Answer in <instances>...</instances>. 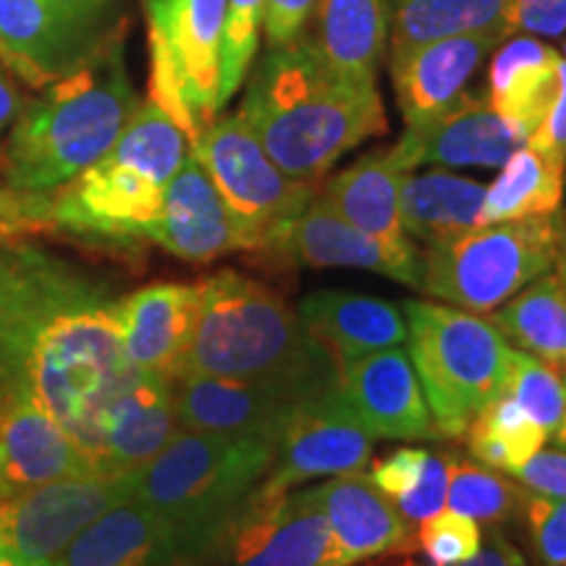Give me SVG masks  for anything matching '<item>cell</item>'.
Listing matches in <instances>:
<instances>
[{
    "label": "cell",
    "instance_id": "obj_3",
    "mask_svg": "<svg viewBox=\"0 0 566 566\" xmlns=\"http://www.w3.org/2000/svg\"><path fill=\"white\" fill-rule=\"evenodd\" d=\"M239 116L283 174L307 184L388 129L375 82L338 74L304 32L258 63Z\"/></svg>",
    "mask_w": 566,
    "mask_h": 566
},
{
    "label": "cell",
    "instance_id": "obj_37",
    "mask_svg": "<svg viewBox=\"0 0 566 566\" xmlns=\"http://www.w3.org/2000/svg\"><path fill=\"white\" fill-rule=\"evenodd\" d=\"M265 21V0H226V24L221 45V103L244 84L254 53L260 45V30Z\"/></svg>",
    "mask_w": 566,
    "mask_h": 566
},
{
    "label": "cell",
    "instance_id": "obj_31",
    "mask_svg": "<svg viewBox=\"0 0 566 566\" xmlns=\"http://www.w3.org/2000/svg\"><path fill=\"white\" fill-rule=\"evenodd\" d=\"M491 321L522 352L566 370V258L514 294Z\"/></svg>",
    "mask_w": 566,
    "mask_h": 566
},
{
    "label": "cell",
    "instance_id": "obj_21",
    "mask_svg": "<svg viewBox=\"0 0 566 566\" xmlns=\"http://www.w3.org/2000/svg\"><path fill=\"white\" fill-rule=\"evenodd\" d=\"M147 239L187 263H212L223 254L250 250L242 226L195 155H187L168 181L160 216Z\"/></svg>",
    "mask_w": 566,
    "mask_h": 566
},
{
    "label": "cell",
    "instance_id": "obj_9",
    "mask_svg": "<svg viewBox=\"0 0 566 566\" xmlns=\"http://www.w3.org/2000/svg\"><path fill=\"white\" fill-rule=\"evenodd\" d=\"M223 24L226 0H147L150 101L189 145L223 111Z\"/></svg>",
    "mask_w": 566,
    "mask_h": 566
},
{
    "label": "cell",
    "instance_id": "obj_32",
    "mask_svg": "<svg viewBox=\"0 0 566 566\" xmlns=\"http://www.w3.org/2000/svg\"><path fill=\"white\" fill-rule=\"evenodd\" d=\"M566 166L535 153L533 147H520L504 166L499 179L485 187V200L480 208V226L520 221V218L548 216L562 210Z\"/></svg>",
    "mask_w": 566,
    "mask_h": 566
},
{
    "label": "cell",
    "instance_id": "obj_52",
    "mask_svg": "<svg viewBox=\"0 0 566 566\" xmlns=\"http://www.w3.org/2000/svg\"><path fill=\"white\" fill-rule=\"evenodd\" d=\"M564 59H566V42H564Z\"/></svg>",
    "mask_w": 566,
    "mask_h": 566
},
{
    "label": "cell",
    "instance_id": "obj_15",
    "mask_svg": "<svg viewBox=\"0 0 566 566\" xmlns=\"http://www.w3.org/2000/svg\"><path fill=\"white\" fill-rule=\"evenodd\" d=\"M370 430L354 415L342 386H328L294 415L275 446V462L260 491L281 495L315 478L346 475L373 454Z\"/></svg>",
    "mask_w": 566,
    "mask_h": 566
},
{
    "label": "cell",
    "instance_id": "obj_44",
    "mask_svg": "<svg viewBox=\"0 0 566 566\" xmlns=\"http://www.w3.org/2000/svg\"><path fill=\"white\" fill-rule=\"evenodd\" d=\"M317 0H265V38L268 45H286L300 38L307 27Z\"/></svg>",
    "mask_w": 566,
    "mask_h": 566
},
{
    "label": "cell",
    "instance_id": "obj_22",
    "mask_svg": "<svg viewBox=\"0 0 566 566\" xmlns=\"http://www.w3.org/2000/svg\"><path fill=\"white\" fill-rule=\"evenodd\" d=\"M315 488L331 530V566L417 551L412 525L363 470Z\"/></svg>",
    "mask_w": 566,
    "mask_h": 566
},
{
    "label": "cell",
    "instance_id": "obj_36",
    "mask_svg": "<svg viewBox=\"0 0 566 566\" xmlns=\"http://www.w3.org/2000/svg\"><path fill=\"white\" fill-rule=\"evenodd\" d=\"M506 396H512L530 420L541 424L546 436H554L564 420V378L543 359L533 354L512 349V365H509Z\"/></svg>",
    "mask_w": 566,
    "mask_h": 566
},
{
    "label": "cell",
    "instance_id": "obj_28",
    "mask_svg": "<svg viewBox=\"0 0 566 566\" xmlns=\"http://www.w3.org/2000/svg\"><path fill=\"white\" fill-rule=\"evenodd\" d=\"M558 63H562V55L556 53V48L530 34L527 38L516 34L495 53L491 63V74H488L491 108L530 137L541 126L556 97Z\"/></svg>",
    "mask_w": 566,
    "mask_h": 566
},
{
    "label": "cell",
    "instance_id": "obj_14",
    "mask_svg": "<svg viewBox=\"0 0 566 566\" xmlns=\"http://www.w3.org/2000/svg\"><path fill=\"white\" fill-rule=\"evenodd\" d=\"M129 499L122 478H69L0 501V558L48 562L113 504Z\"/></svg>",
    "mask_w": 566,
    "mask_h": 566
},
{
    "label": "cell",
    "instance_id": "obj_34",
    "mask_svg": "<svg viewBox=\"0 0 566 566\" xmlns=\"http://www.w3.org/2000/svg\"><path fill=\"white\" fill-rule=\"evenodd\" d=\"M391 48H407L499 24L504 0H391Z\"/></svg>",
    "mask_w": 566,
    "mask_h": 566
},
{
    "label": "cell",
    "instance_id": "obj_1",
    "mask_svg": "<svg viewBox=\"0 0 566 566\" xmlns=\"http://www.w3.org/2000/svg\"><path fill=\"white\" fill-rule=\"evenodd\" d=\"M132 373L108 283L0 237V409H45L90 459L103 409Z\"/></svg>",
    "mask_w": 566,
    "mask_h": 566
},
{
    "label": "cell",
    "instance_id": "obj_6",
    "mask_svg": "<svg viewBox=\"0 0 566 566\" xmlns=\"http://www.w3.org/2000/svg\"><path fill=\"white\" fill-rule=\"evenodd\" d=\"M187 142L153 101L137 105L111 150L55 192L45 229L101 242L147 239L168 181L187 158Z\"/></svg>",
    "mask_w": 566,
    "mask_h": 566
},
{
    "label": "cell",
    "instance_id": "obj_10",
    "mask_svg": "<svg viewBox=\"0 0 566 566\" xmlns=\"http://www.w3.org/2000/svg\"><path fill=\"white\" fill-rule=\"evenodd\" d=\"M192 155L242 226L250 252H263L317 192L315 184L296 181L275 166L239 113L216 118L192 142Z\"/></svg>",
    "mask_w": 566,
    "mask_h": 566
},
{
    "label": "cell",
    "instance_id": "obj_7",
    "mask_svg": "<svg viewBox=\"0 0 566 566\" xmlns=\"http://www.w3.org/2000/svg\"><path fill=\"white\" fill-rule=\"evenodd\" d=\"M409 354L441 438H462L506 388L512 346L493 321L449 304L407 302Z\"/></svg>",
    "mask_w": 566,
    "mask_h": 566
},
{
    "label": "cell",
    "instance_id": "obj_43",
    "mask_svg": "<svg viewBox=\"0 0 566 566\" xmlns=\"http://www.w3.org/2000/svg\"><path fill=\"white\" fill-rule=\"evenodd\" d=\"M527 147L566 166V59L558 63V90L554 103L537 129L527 137Z\"/></svg>",
    "mask_w": 566,
    "mask_h": 566
},
{
    "label": "cell",
    "instance_id": "obj_48",
    "mask_svg": "<svg viewBox=\"0 0 566 566\" xmlns=\"http://www.w3.org/2000/svg\"><path fill=\"white\" fill-rule=\"evenodd\" d=\"M564 391H566V375H564ZM554 441L562 451H566V405H564V420L558 424V430L554 433Z\"/></svg>",
    "mask_w": 566,
    "mask_h": 566
},
{
    "label": "cell",
    "instance_id": "obj_12",
    "mask_svg": "<svg viewBox=\"0 0 566 566\" xmlns=\"http://www.w3.org/2000/svg\"><path fill=\"white\" fill-rule=\"evenodd\" d=\"M200 566H331V530L317 488L281 495L254 488Z\"/></svg>",
    "mask_w": 566,
    "mask_h": 566
},
{
    "label": "cell",
    "instance_id": "obj_2",
    "mask_svg": "<svg viewBox=\"0 0 566 566\" xmlns=\"http://www.w3.org/2000/svg\"><path fill=\"white\" fill-rule=\"evenodd\" d=\"M137 111L124 63V32L74 74L21 105L0 147V229L6 237L45 229L59 189L101 160Z\"/></svg>",
    "mask_w": 566,
    "mask_h": 566
},
{
    "label": "cell",
    "instance_id": "obj_18",
    "mask_svg": "<svg viewBox=\"0 0 566 566\" xmlns=\"http://www.w3.org/2000/svg\"><path fill=\"white\" fill-rule=\"evenodd\" d=\"M179 428L171 380L134 370L103 409L92 470L97 478L129 475L158 457Z\"/></svg>",
    "mask_w": 566,
    "mask_h": 566
},
{
    "label": "cell",
    "instance_id": "obj_8",
    "mask_svg": "<svg viewBox=\"0 0 566 566\" xmlns=\"http://www.w3.org/2000/svg\"><path fill=\"white\" fill-rule=\"evenodd\" d=\"M566 258V212L478 226L424 247L422 292L491 313Z\"/></svg>",
    "mask_w": 566,
    "mask_h": 566
},
{
    "label": "cell",
    "instance_id": "obj_30",
    "mask_svg": "<svg viewBox=\"0 0 566 566\" xmlns=\"http://www.w3.org/2000/svg\"><path fill=\"white\" fill-rule=\"evenodd\" d=\"M485 187L446 171L412 174L401 181V226L409 239L428 244L443 242L480 226Z\"/></svg>",
    "mask_w": 566,
    "mask_h": 566
},
{
    "label": "cell",
    "instance_id": "obj_23",
    "mask_svg": "<svg viewBox=\"0 0 566 566\" xmlns=\"http://www.w3.org/2000/svg\"><path fill=\"white\" fill-rule=\"evenodd\" d=\"M69 478H97L90 459L45 409H0V501Z\"/></svg>",
    "mask_w": 566,
    "mask_h": 566
},
{
    "label": "cell",
    "instance_id": "obj_33",
    "mask_svg": "<svg viewBox=\"0 0 566 566\" xmlns=\"http://www.w3.org/2000/svg\"><path fill=\"white\" fill-rule=\"evenodd\" d=\"M467 446L480 464L491 470L516 472L546 443V430L522 412L512 396L501 394L467 428Z\"/></svg>",
    "mask_w": 566,
    "mask_h": 566
},
{
    "label": "cell",
    "instance_id": "obj_19",
    "mask_svg": "<svg viewBox=\"0 0 566 566\" xmlns=\"http://www.w3.org/2000/svg\"><path fill=\"white\" fill-rule=\"evenodd\" d=\"M338 386L373 438L438 441L433 415L405 349L391 346L354 359L338 370Z\"/></svg>",
    "mask_w": 566,
    "mask_h": 566
},
{
    "label": "cell",
    "instance_id": "obj_50",
    "mask_svg": "<svg viewBox=\"0 0 566 566\" xmlns=\"http://www.w3.org/2000/svg\"><path fill=\"white\" fill-rule=\"evenodd\" d=\"M0 566H19V564L11 562V558H0Z\"/></svg>",
    "mask_w": 566,
    "mask_h": 566
},
{
    "label": "cell",
    "instance_id": "obj_5",
    "mask_svg": "<svg viewBox=\"0 0 566 566\" xmlns=\"http://www.w3.org/2000/svg\"><path fill=\"white\" fill-rule=\"evenodd\" d=\"M275 446L254 438L179 428L158 457L122 478L129 499L145 504L179 537L189 566L268 478Z\"/></svg>",
    "mask_w": 566,
    "mask_h": 566
},
{
    "label": "cell",
    "instance_id": "obj_39",
    "mask_svg": "<svg viewBox=\"0 0 566 566\" xmlns=\"http://www.w3.org/2000/svg\"><path fill=\"white\" fill-rule=\"evenodd\" d=\"M522 514L543 566H566V499L525 491Z\"/></svg>",
    "mask_w": 566,
    "mask_h": 566
},
{
    "label": "cell",
    "instance_id": "obj_20",
    "mask_svg": "<svg viewBox=\"0 0 566 566\" xmlns=\"http://www.w3.org/2000/svg\"><path fill=\"white\" fill-rule=\"evenodd\" d=\"M506 38L499 24L480 32L457 34L407 48H391V84L407 126H417L464 92L480 63Z\"/></svg>",
    "mask_w": 566,
    "mask_h": 566
},
{
    "label": "cell",
    "instance_id": "obj_13",
    "mask_svg": "<svg viewBox=\"0 0 566 566\" xmlns=\"http://www.w3.org/2000/svg\"><path fill=\"white\" fill-rule=\"evenodd\" d=\"M171 386L181 428L254 438L271 446H279L283 430L304 407V401L328 388L275 384V380L212 378V375H181L171 380Z\"/></svg>",
    "mask_w": 566,
    "mask_h": 566
},
{
    "label": "cell",
    "instance_id": "obj_25",
    "mask_svg": "<svg viewBox=\"0 0 566 566\" xmlns=\"http://www.w3.org/2000/svg\"><path fill=\"white\" fill-rule=\"evenodd\" d=\"M53 562L59 566H189L174 530L134 499L118 501L92 520Z\"/></svg>",
    "mask_w": 566,
    "mask_h": 566
},
{
    "label": "cell",
    "instance_id": "obj_26",
    "mask_svg": "<svg viewBox=\"0 0 566 566\" xmlns=\"http://www.w3.org/2000/svg\"><path fill=\"white\" fill-rule=\"evenodd\" d=\"M296 315L338 370L354 359L407 342L405 313L394 302L367 294L323 289L304 296Z\"/></svg>",
    "mask_w": 566,
    "mask_h": 566
},
{
    "label": "cell",
    "instance_id": "obj_51",
    "mask_svg": "<svg viewBox=\"0 0 566 566\" xmlns=\"http://www.w3.org/2000/svg\"><path fill=\"white\" fill-rule=\"evenodd\" d=\"M399 566H420V564H415V562H405V564H399Z\"/></svg>",
    "mask_w": 566,
    "mask_h": 566
},
{
    "label": "cell",
    "instance_id": "obj_40",
    "mask_svg": "<svg viewBox=\"0 0 566 566\" xmlns=\"http://www.w3.org/2000/svg\"><path fill=\"white\" fill-rule=\"evenodd\" d=\"M499 30L504 38H558L566 32V0H504Z\"/></svg>",
    "mask_w": 566,
    "mask_h": 566
},
{
    "label": "cell",
    "instance_id": "obj_47",
    "mask_svg": "<svg viewBox=\"0 0 566 566\" xmlns=\"http://www.w3.org/2000/svg\"><path fill=\"white\" fill-rule=\"evenodd\" d=\"M21 105L24 103H21L17 87H13V82L6 76L3 66H0V139L11 129V124L17 122Z\"/></svg>",
    "mask_w": 566,
    "mask_h": 566
},
{
    "label": "cell",
    "instance_id": "obj_49",
    "mask_svg": "<svg viewBox=\"0 0 566 566\" xmlns=\"http://www.w3.org/2000/svg\"><path fill=\"white\" fill-rule=\"evenodd\" d=\"M19 566H59L53 562V558H48V562H32V564H19Z\"/></svg>",
    "mask_w": 566,
    "mask_h": 566
},
{
    "label": "cell",
    "instance_id": "obj_35",
    "mask_svg": "<svg viewBox=\"0 0 566 566\" xmlns=\"http://www.w3.org/2000/svg\"><path fill=\"white\" fill-rule=\"evenodd\" d=\"M525 491L527 488H516L491 467L451 454V478L446 493L451 512L472 516L485 525H504L522 514Z\"/></svg>",
    "mask_w": 566,
    "mask_h": 566
},
{
    "label": "cell",
    "instance_id": "obj_16",
    "mask_svg": "<svg viewBox=\"0 0 566 566\" xmlns=\"http://www.w3.org/2000/svg\"><path fill=\"white\" fill-rule=\"evenodd\" d=\"M260 254L273 268H357L388 275L412 289L422 286V260L412 242H380L344 221L317 195Z\"/></svg>",
    "mask_w": 566,
    "mask_h": 566
},
{
    "label": "cell",
    "instance_id": "obj_11",
    "mask_svg": "<svg viewBox=\"0 0 566 566\" xmlns=\"http://www.w3.org/2000/svg\"><path fill=\"white\" fill-rule=\"evenodd\" d=\"M124 32L118 0H0V63L42 90Z\"/></svg>",
    "mask_w": 566,
    "mask_h": 566
},
{
    "label": "cell",
    "instance_id": "obj_17",
    "mask_svg": "<svg viewBox=\"0 0 566 566\" xmlns=\"http://www.w3.org/2000/svg\"><path fill=\"white\" fill-rule=\"evenodd\" d=\"M527 137L504 122L480 95L462 92L454 103L428 122L407 126L396 142V153L407 171L417 166L446 168H501Z\"/></svg>",
    "mask_w": 566,
    "mask_h": 566
},
{
    "label": "cell",
    "instance_id": "obj_42",
    "mask_svg": "<svg viewBox=\"0 0 566 566\" xmlns=\"http://www.w3.org/2000/svg\"><path fill=\"white\" fill-rule=\"evenodd\" d=\"M428 457L430 451L417 449V446L396 449L394 454L375 462L370 480L388 495V499H399L401 493L412 491V488L420 483Z\"/></svg>",
    "mask_w": 566,
    "mask_h": 566
},
{
    "label": "cell",
    "instance_id": "obj_27",
    "mask_svg": "<svg viewBox=\"0 0 566 566\" xmlns=\"http://www.w3.org/2000/svg\"><path fill=\"white\" fill-rule=\"evenodd\" d=\"M409 171L396 147L359 158L346 171L331 176L317 197L344 221L388 244H409L401 226V181Z\"/></svg>",
    "mask_w": 566,
    "mask_h": 566
},
{
    "label": "cell",
    "instance_id": "obj_4",
    "mask_svg": "<svg viewBox=\"0 0 566 566\" xmlns=\"http://www.w3.org/2000/svg\"><path fill=\"white\" fill-rule=\"evenodd\" d=\"M197 294L195 331L174 378L212 375L296 386L338 380L328 352L268 283L221 271L197 283Z\"/></svg>",
    "mask_w": 566,
    "mask_h": 566
},
{
    "label": "cell",
    "instance_id": "obj_46",
    "mask_svg": "<svg viewBox=\"0 0 566 566\" xmlns=\"http://www.w3.org/2000/svg\"><path fill=\"white\" fill-rule=\"evenodd\" d=\"M457 566H527L525 556L516 551L499 527L488 530L485 543H480L478 554Z\"/></svg>",
    "mask_w": 566,
    "mask_h": 566
},
{
    "label": "cell",
    "instance_id": "obj_38",
    "mask_svg": "<svg viewBox=\"0 0 566 566\" xmlns=\"http://www.w3.org/2000/svg\"><path fill=\"white\" fill-rule=\"evenodd\" d=\"M417 548L422 551L430 566H457L478 554L483 533L472 516L459 512H438L420 522Z\"/></svg>",
    "mask_w": 566,
    "mask_h": 566
},
{
    "label": "cell",
    "instance_id": "obj_45",
    "mask_svg": "<svg viewBox=\"0 0 566 566\" xmlns=\"http://www.w3.org/2000/svg\"><path fill=\"white\" fill-rule=\"evenodd\" d=\"M520 483L533 493L566 499V451H537L530 462L516 472Z\"/></svg>",
    "mask_w": 566,
    "mask_h": 566
},
{
    "label": "cell",
    "instance_id": "obj_41",
    "mask_svg": "<svg viewBox=\"0 0 566 566\" xmlns=\"http://www.w3.org/2000/svg\"><path fill=\"white\" fill-rule=\"evenodd\" d=\"M451 478V454H430L424 462L422 478L412 491L401 493L399 499H391L399 514L405 516L409 525H420L430 516L443 512L446 493H449Z\"/></svg>",
    "mask_w": 566,
    "mask_h": 566
},
{
    "label": "cell",
    "instance_id": "obj_29",
    "mask_svg": "<svg viewBox=\"0 0 566 566\" xmlns=\"http://www.w3.org/2000/svg\"><path fill=\"white\" fill-rule=\"evenodd\" d=\"M313 42L328 66L354 82H375L388 34L386 0H317Z\"/></svg>",
    "mask_w": 566,
    "mask_h": 566
},
{
    "label": "cell",
    "instance_id": "obj_24",
    "mask_svg": "<svg viewBox=\"0 0 566 566\" xmlns=\"http://www.w3.org/2000/svg\"><path fill=\"white\" fill-rule=\"evenodd\" d=\"M197 304V286L187 283H153L116 302L126 363L171 380L192 338Z\"/></svg>",
    "mask_w": 566,
    "mask_h": 566
}]
</instances>
